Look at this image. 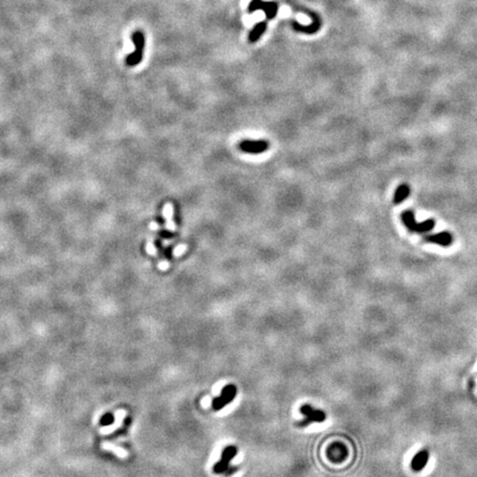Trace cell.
<instances>
[{
    "mask_svg": "<svg viewBox=\"0 0 477 477\" xmlns=\"http://www.w3.org/2000/svg\"><path fill=\"white\" fill-rule=\"evenodd\" d=\"M402 222L405 226L409 229V231L414 232V233H424V232H429L430 230L433 229L435 227V220L434 219H428L424 222L418 223L417 220H415L414 213L411 210H406L402 212L401 215Z\"/></svg>",
    "mask_w": 477,
    "mask_h": 477,
    "instance_id": "cell-1",
    "label": "cell"
},
{
    "mask_svg": "<svg viewBox=\"0 0 477 477\" xmlns=\"http://www.w3.org/2000/svg\"><path fill=\"white\" fill-rule=\"evenodd\" d=\"M237 453H238V448L235 446L229 445L227 447H224L221 454L220 461L213 466V472H215L216 474H223V473L231 474L232 472H234V470H237V469H230V468H233V467H230V463H231L232 458L237 455Z\"/></svg>",
    "mask_w": 477,
    "mask_h": 477,
    "instance_id": "cell-2",
    "label": "cell"
},
{
    "mask_svg": "<svg viewBox=\"0 0 477 477\" xmlns=\"http://www.w3.org/2000/svg\"><path fill=\"white\" fill-rule=\"evenodd\" d=\"M132 41L135 44V51L131 53L126 58V64L128 66H135L140 63L144 55V48H145V37L144 33L140 31L134 32L132 35Z\"/></svg>",
    "mask_w": 477,
    "mask_h": 477,
    "instance_id": "cell-3",
    "label": "cell"
},
{
    "mask_svg": "<svg viewBox=\"0 0 477 477\" xmlns=\"http://www.w3.org/2000/svg\"><path fill=\"white\" fill-rule=\"evenodd\" d=\"M237 396V387L234 385H227L223 387L220 396L215 398L212 401V409L215 411H220L229 403H231Z\"/></svg>",
    "mask_w": 477,
    "mask_h": 477,
    "instance_id": "cell-4",
    "label": "cell"
},
{
    "mask_svg": "<svg viewBox=\"0 0 477 477\" xmlns=\"http://www.w3.org/2000/svg\"><path fill=\"white\" fill-rule=\"evenodd\" d=\"M301 412L304 414L305 417V419L299 423V425L302 426V428L311 425L314 422L322 423L326 420V414H325V412H323L322 410L314 409L311 405H303L301 407Z\"/></svg>",
    "mask_w": 477,
    "mask_h": 477,
    "instance_id": "cell-5",
    "label": "cell"
},
{
    "mask_svg": "<svg viewBox=\"0 0 477 477\" xmlns=\"http://www.w3.org/2000/svg\"><path fill=\"white\" fill-rule=\"evenodd\" d=\"M256 10H262L264 11V14L266 15V18L268 20H271L275 18V16L277 15V10H278V6L276 3L274 2H263V0H252L250 3L248 11L249 14L254 13Z\"/></svg>",
    "mask_w": 477,
    "mask_h": 477,
    "instance_id": "cell-6",
    "label": "cell"
},
{
    "mask_svg": "<svg viewBox=\"0 0 477 477\" xmlns=\"http://www.w3.org/2000/svg\"><path fill=\"white\" fill-rule=\"evenodd\" d=\"M268 143L266 140H243L242 143H240L239 147L240 149L244 151V153H249V154H261L264 153V151L267 150L268 148Z\"/></svg>",
    "mask_w": 477,
    "mask_h": 477,
    "instance_id": "cell-7",
    "label": "cell"
},
{
    "mask_svg": "<svg viewBox=\"0 0 477 477\" xmlns=\"http://www.w3.org/2000/svg\"><path fill=\"white\" fill-rule=\"evenodd\" d=\"M125 415H126V412L124 411V410H120V411H117V412L115 413L114 420L112 421V422H111L109 425H106V426H103V428H101V429H100V433L103 434V435H108V434L113 433L114 431L119 430V429L121 428V426H122L123 421H124V419H125Z\"/></svg>",
    "mask_w": 477,
    "mask_h": 477,
    "instance_id": "cell-8",
    "label": "cell"
},
{
    "mask_svg": "<svg viewBox=\"0 0 477 477\" xmlns=\"http://www.w3.org/2000/svg\"><path fill=\"white\" fill-rule=\"evenodd\" d=\"M426 242L435 243L442 246H450L453 243V235L448 232H440L432 235H425Z\"/></svg>",
    "mask_w": 477,
    "mask_h": 477,
    "instance_id": "cell-9",
    "label": "cell"
},
{
    "mask_svg": "<svg viewBox=\"0 0 477 477\" xmlns=\"http://www.w3.org/2000/svg\"><path fill=\"white\" fill-rule=\"evenodd\" d=\"M429 462V452L426 450H421L419 453L415 454L412 458L411 467L415 472H421Z\"/></svg>",
    "mask_w": 477,
    "mask_h": 477,
    "instance_id": "cell-10",
    "label": "cell"
},
{
    "mask_svg": "<svg viewBox=\"0 0 477 477\" xmlns=\"http://www.w3.org/2000/svg\"><path fill=\"white\" fill-rule=\"evenodd\" d=\"M312 16H313V20H314V22L312 25L303 26V25H300L299 22L293 21V22H292V25H293L294 29L296 31L305 32V33H315L316 31H318L319 28H321V20H319V17H317L316 15L312 14Z\"/></svg>",
    "mask_w": 477,
    "mask_h": 477,
    "instance_id": "cell-11",
    "label": "cell"
},
{
    "mask_svg": "<svg viewBox=\"0 0 477 477\" xmlns=\"http://www.w3.org/2000/svg\"><path fill=\"white\" fill-rule=\"evenodd\" d=\"M410 195V187L407 183H402L401 186L397 188L396 193H395V197H394V203L395 205H400L402 201H405Z\"/></svg>",
    "mask_w": 477,
    "mask_h": 477,
    "instance_id": "cell-12",
    "label": "cell"
},
{
    "mask_svg": "<svg viewBox=\"0 0 477 477\" xmlns=\"http://www.w3.org/2000/svg\"><path fill=\"white\" fill-rule=\"evenodd\" d=\"M266 27H267L266 21H262V22H259V24H256L253 29H252V31L250 32V36H249L250 42H255L259 40L260 37L265 32Z\"/></svg>",
    "mask_w": 477,
    "mask_h": 477,
    "instance_id": "cell-13",
    "label": "cell"
},
{
    "mask_svg": "<svg viewBox=\"0 0 477 477\" xmlns=\"http://www.w3.org/2000/svg\"><path fill=\"white\" fill-rule=\"evenodd\" d=\"M101 447H102L103 450H105V451L114 453L115 455H117L121 458H124V457L127 456V452L125 450H123L122 447H119V446H116L114 444H112V443H110V442H103L102 444H101Z\"/></svg>",
    "mask_w": 477,
    "mask_h": 477,
    "instance_id": "cell-14",
    "label": "cell"
},
{
    "mask_svg": "<svg viewBox=\"0 0 477 477\" xmlns=\"http://www.w3.org/2000/svg\"><path fill=\"white\" fill-rule=\"evenodd\" d=\"M172 213H173L172 205L168 203L164 208V215L166 218V227H167V230H169V231H175L176 230V224L172 221Z\"/></svg>",
    "mask_w": 477,
    "mask_h": 477,
    "instance_id": "cell-15",
    "label": "cell"
},
{
    "mask_svg": "<svg viewBox=\"0 0 477 477\" xmlns=\"http://www.w3.org/2000/svg\"><path fill=\"white\" fill-rule=\"evenodd\" d=\"M186 251H187V245L181 244V245H179L178 248H176L175 251H173V255H175V256H180V255L183 254Z\"/></svg>",
    "mask_w": 477,
    "mask_h": 477,
    "instance_id": "cell-16",
    "label": "cell"
},
{
    "mask_svg": "<svg viewBox=\"0 0 477 477\" xmlns=\"http://www.w3.org/2000/svg\"><path fill=\"white\" fill-rule=\"evenodd\" d=\"M148 252H149L150 254H156V253H157L156 250L154 249V245H153V243H151V242L148 244Z\"/></svg>",
    "mask_w": 477,
    "mask_h": 477,
    "instance_id": "cell-17",
    "label": "cell"
},
{
    "mask_svg": "<svg viewBox=\"0 0 477 477\" xmlns=\"http://www.w3.org/2000/svg\"><path fill=\"white\" fill-rule=\"evenodd\" d=\"M159 267H160V268H162V270H166V268L169 267V263H168L167 261L161 262L160 264H159Z\"/></svg>",
    "mask_w": 477,
    "mask_h": 477,
    "instance_id": "cell-18",
    "label": "cell"
},
{
    "mask_svg": "<svg viewBox=\"0 0 477 477\" xmlns=\"http://www.w3.org/2000/svg\"><path fill=\"white\" fill-rule=\"evenodd\" d=\"M150 227L153 228V229H155V230H158V229H159V226H158V224H157V223H153Z\"/></svg>",
    "mask_w": 477,
    "mask_h": 477,
    "instance_id": "cell-19",
    "label": "cell"
}]
</instances>
